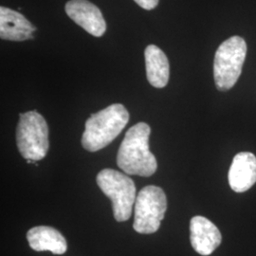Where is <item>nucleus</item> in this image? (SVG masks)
Listing matches in <instances>:
<instances>
[{"instance_id":"obj_7","label":"nucleus","mask_w":256,"mask_h":256,"mask_svg":"<svg viewBox=\"0 0 256 256\" xmlns=\"http://www.w3.org/2000/svg\"><path fill=\"white\" fill-rule=\"evenodd\" d=\"M66 14L93 36H104L106 23L100 9L88 0H70L66 4Z\"/></svg>"},{"instance_id":"obj_1","label":"nucleus","mask_w":256,"mask_h":256,"mask_svg":"<svg viewBox=\"0 0 256 256\" xmlns=\"http://www.w3.org/2000/svg\"><path fill=\"white\" fill-rule=\"evenodd\" d=\"M150 133L146 122L129 128L117 155V164L124 173L150 176L156 171V160L149 150Z\"/></svg>"},{"instance_id":"obj_6","label":"nucleus","mask_w":256,"mask_h":256,"mask_svg":"<svg viewBox=\"0 0 256 256\" xmlns=\"http://www.w3.org/2000/svg\"><path fill=\"white\" fill-rule=\"evenodd\" d=\"M166 210L167 198L162 188L154 185L142 188L135 202L133 228L138 234H154L160 229Z\"/></svg>"},{"instance_id":"obj_2","label":"nucleus","mask_w":256,"mask_h":256,"mask_svg":"<svg viewBox=\"0 0 256 256\" xmlns=\"http://www.w3.org/2000/svg\"><path fill=\"white\" fill-rule=\"evenodd\" d=\"M129 113L120 104H114L92 114L86 122L82 146L90 152H96L108 146L126 128Z\"/></svg>"},{"instance_id":"obj_8","label":"nucleus","mask_w":256,"mask_h":256,"mask_svg":"<svg viewBox=\"0 0 256 256\" xmlns=\"http://www.w3.org/2000/svg\"><path fill=\"white\" fill-rule=\"evenodd\" d=\"M190 240L194 250L200 256L212 254L220 247L222 236L218 228L204 216H194L190 222Z\"/></svg>"},{"instance_id":"obj_13","label":"nucleus","mask_w":256,"mask_h":256,"mask_svg":"<svg viewBox=\"0 0 256 256\" xmlns=\"http://www.w3.org/2000/svg\"><path fill=\"white\" fill-rule=\"evenodd\" d=\"M134 1L140 7L147 10L155 9L158 4V0H134Z\"/></svg>"},{"instance_id":"obj_11","label":"nucleus","mask_w":256,"mask_h":256,"mask_svg":"<svg viewBox=\"0 0 256 256\" xmlns=\"http://www.w3.org/2000/svg\"><path fill=\"white\" fill-rule=\"evenodd\" d=\"M28 245L36 252L48 250L54 254H64L68 245L59 230L48 226H38L27 232Z\"/></svg>"},{"instance_id":"obj_4","label":"nucleus","mask_w":256,"mask_h":256,"mask_svg":"<svg viewBox=\"0 0 256 256\" xmlns=\"http://www.w3.org/2000/svg\"><path fill=\"white\" fill-rule=\"evenodd\" d=\"M19 117L16 144L20 154L32 162L43 160L50 147L46 120L36 110L21 113Z\"/></svg>"},{"instance_id":"obj_3","label":"nucleus","mask_w":256,"mask_h":256,"mask_svg":"<svg viewBox=\"0 0 256 256\" xmlns=\"http://www.w3.org/2000/svg\"><path fill=\"white\" fill-rule=\"evenodd\" d=\"M247 55V44L242 37L232 36L218 46L214 62V82L220 92H227L238 82Z\"/></svg>"},{"instance_id":"obj_10","label":"nucleus","mask_w":256,"mask_h":256,"mask_svg":"<svg viewBox=\"0 0 256 256\" xmlns=\"http://www.w3.org/2000/svg\"><path fill=\"white\" fill-rule=\"evenodd\" d=\"M36 27L23 14L14 10L0 8V37L10 41H25L34 38Z\"/></svg>"},{"instance_id":"obj_9","label":"nucleus","mask_w":256,"mask_h":256,"mask_svg":"<svg viewBox=\"0 0 256 256\" xmlns=\"http://www.w3.org/2000/svg\"><path fill=\"white\" fill-rule=\"evenodd\" d=\"M229 183L232 191L244 192L256 183V156L250 152H240L230 167Z\"/></svg>"},{"instance_id":"obj_5","label":"nucleus","mask_w":256,"mask_h":256,"mask_svg":"<svg viewBox=\"0 0 256 256\" xmlns=\"http://www.w3.org/2000/svg\"><path fill=\"white\" fill-rule=\"evenodd\" d=\"M96 180L102 192L112 202L114 218L118 222L129 220L137 198L134 182L126 174L113 169L102 170Z\"/></svg>"},{"instance_id":"obj_12","label":"nucleus","mask_w":256,"mask_h":256,"mask_svg":"<svg viewBox=\"0 0 256 256\" xmlns=\"http://www.w3.org/2000/svg\"><path fill=\"white\" fill-rule=\"evenodd\" d=\"M144 56L148 82L156 88L166 86L170 75V66L167 56L155 45L147 46Z\"/></svg>"}]
</instances>
